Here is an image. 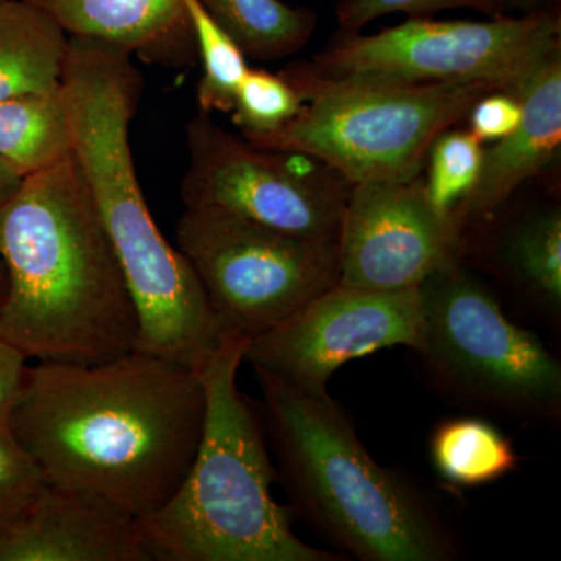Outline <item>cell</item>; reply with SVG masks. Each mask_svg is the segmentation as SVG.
I'll return each instance as SVG.
<instances>
[{"label": "cell", "instance_id": "obj_1", "mask_svg": "<svg viewBox=\"0 0 561 561\" xmlns=\"http://www.w3.org/2000/svg\"><path fill=\"white\" fill-rule=\"evenodd\" d=\"M205 415L198 371L135 350L102 364L27 367L5 427L44 481L140 519L183 482Z\"/></svg>", "mask_w": 561, "mask_h": 561}, {"label": "cell", "instance_id": "obj_2", "mask_svg": "<svg viewBox=\"0 0 561 561\" xmlns=\"http://www.w3.org/2000/svg\"><path fill=\"white\" fill-rule=\"evenodd\" d=\"M0 335L27 359L94 365L138 346L135 302L72 153L0 208Z\"/></svg>", "mask_w": 561, "mask_h": 561}, {"label": "cell", "instance_id": "obj_3", "mask_svg": "<svg viewBox=\"0 0 561 561\" xmlns=\"http://www.w3.org/2000/svg\"><path fill=\"white\" fill-rule=\"evenodd\" d=\"M61 90L73 158L138 313L136 350L198 371L225 334L201 280L162 234L140 187L130 144L142 95L135 57L103 41L69 36Z\"/></svg>", "mask_w": 561, "mask_h": 561}, {"label": "cell", "instance_id": "obj_4", "mask_svg": "<svg viewBox=\"0 0 561 561\" xmlns=\"http://www.w3.org/2000/svg\"><path fill=\"white\" fill-rule=\"evenodd\" d=\"M276 476L295 511L362 561H451L459 542L415 485L381 467L341 404L254 370Z\"/></svg>", "mask_w": 561, "mask_h": 561}, {"label": "cell", "instance_id": "obj_5", "mask_svg": "<svg viewBox=\"0 0 561 561\" xmlns=\"http://www.w3.org/2000/svg\"><path fill=\"white\" fill-rule=\"evenodd\" d=\"M250 339L225 334L198 370L205 426L190 470L171 500L138 519L151 560L337 561L291 529L273 497L276 468L256 411L238 387Z\"/></svg>", "mask_w": 561, "mask_h": 561}, {"label": "cell", "instance_id": "obj_6", "mask_svg": "<svg viewBox=\"0 0 561 561\" xmlns=\"http://www.w3.org/2000/svg\"><path fill=\"white\" fill-rule=\"evenodd\" d=\"M419 357L431 389L468 411L519 424L561 420V364L457 261L419 287Z\"/></svg>", "mask_w": 561, "mask_h": 561}, {"label": "cell", "instance_id": "obj_7", "mask_svg": "<svg viewBox=\"0 0 561 561\" xmlns=\"http://www.w3.org/2000/svg\"><path fill=\"white\" fill-rule=\"evenodd\" d=\"M305 106L279 131L253 144L309 154L351 184L420 179L432 142L467 119L489 84L332 83L280 70Z\"/></svg>", "mask_w": 561, "mask_h": 561}, {"label": "cell", "instance_id": "obj_8", "mask_svg": "<svg viewBox=\"0 0 561 561\" xmlns=\"http://www.w3.org/2000/svg\"><path fill=\"white\" fill-rule=\"evenodd\" d=\"M557 47L561 9L485 21L409 18L371 35L339 28L311 60L287 68L332 83H483L518 94L535 66Z\"/></svg>", "mask_w": 561, "mask_h": 561}, {"label": "cell", "instance_id": "obj_9", "mask_svg": "<svg viewBox=\"0 0 561 561\" xmlns=\"http://www.w3.org/2000/svg\"><path fill=\"white\" fill-rule=\"evenodd\" d=\"M175 245L224 334L260 337L339 283V245L219 208H184Z\"/></svg>", "mask_w": 561, "mask_h": 561}, {"label": "cell", "instance_id": "obj_10", "mask_svg": "<svg viewBox=\"0 0 561 561\" xmlns=\"http://www.w3.org/2000/svg\"><path fill=\"white\" fill-rule=\"evenodd\" d=\"M184 133V208L230 210L298 238L339 242L353 184L331 165L309 154L253 146L202 111Z\"/></svg>", "mask_w": 561, "mask_h": 561}, {"label": "cell", "instance_id": "obj_11", "mask_svg": "<svg viewBox=\"0 0 561 561\" xmlns=\"http://www.w3.org/2000/svg\"><path fill=\"white\" fill-rule=\"evenodd\" d=\"M423 330L416 289L381 291L335 284L278 327L250 341L245 360L306 393H328V382L350 360L376 351L415 350Z\"/></svg>", "mask_w": 561, "mask_h": 561}, {"label": "cell", "instance_id": "obj_12", "mask_svg": "<svg viewBox=\"0 0 561 561\" xmlns=\"http://www.w3.org/2000/svg\"><path fill=\"white\" fill-rule=\"evenodd\" d=\"M337 245V284L393 291L463 260L467 236L435 208L423 180L376 181L351 187Z\"/></svg>", "mask_w": 561, "mask_h": 561}, {"label": "cell", "instance_id": "obj_13", "mask_svg": "<svg viewBox=\"0 0 561 561\" xmlns=\"http://www.w3.org/2000/svg\"><path fill=\"white\" fill-rule=\"evenodd\" d=\"M0 561H151L138 519L87 491L44 483L0 529Z\"/></svg>", "mask_w": 561, "mask_h": 561}, {"label": "cell", "instance_id": "obj_14", "mask_svg": "<svg viewBox=\"0 0 561 561\" xmlns=\"http://www.w3.org/2000/svg\"><path fill=\"white\" fill-rule=\"evenodd\" d=\"M518 127L485 149L474 190L453 210L465 236L493 219L513 194L556 161L561 149V47L549 51L518 90Z\"/></svg>", "mask_w": 561, "mask_h": 561}, {"label": "cell", "instance_id": "obj_15", "mask_svg": "<svg viewBox=\"0 0 561 561\" xmlns=\"http://www.w3.org/2000/svg\"><path fill=\"white\" fill-rule=\"evenodd\" d=\"M68 36L103 41L147 65L190 68L197 60L184 0H25Z\"/></svg>", "mask_w": 561, "mask_h": 561}, {"label": "cell", "instance_id": "obj_16", "mask_svg": "<svg viewBox=\"0 0 561 561\" xmlns=\"http://www.w3.org/2000/svg\"><path fill=\"white\" fill-rule=\"evenodd\" d=\"M494 268L513 294L548 327L561 323V210L527 214L502 230Z\"/></svg>", "mask_w": 561, "mask_h": 561}, {"label": "cell", "instance_id": "obj_17", "mask_svg": "<svg viewBox=\"0 0 561 561\" xmlns=\"http://www.w3.org/2000/svg\"><path fill=\"white\" fill-rule=\"evenodd\" d=\"M69 36L25 0H0V101L61 87Z\"/></svg>", "mask_w": 561, "mask_h": 561}, {"label": "cell", "instance_id": "obj_18", "mask_svg": "<svg viewBox=\"0 0 561 561\" xmlns=\"http://www.w3.org/2000/svg\"><path fill=\"white\" fill-rule=\"evenodd\" d=\"M206 14L256 61H278L305 49L319 25L309 7L283 0H198Z\"/></svg>", "mask_w": 561, "mask_h": 561}, {"label": "cell", "instance_id": "obj_19", "mask_svg": "<svg viewBox=\"0 0 561 561\" xmlns=\"http://www.w3.org/2000/svg\"><path fill=\"white\" fill-rule=\"evenodd\" d=\"M72 153L68 106L61 87L0 101V158L24 176Z\"/></svg>", "mask_w": 561, "mask_h": 561}, {"label": "cell", "instance_id": "obj_20", "mask_svg": "<svg viewBox=\"0 0 561 561\" xmlns=\"http://www.w3.org/2000/svg\"><path fill=\"white\" fill-rule=\"evenodd\" d=\"M430 456L443 481L460 489L489 485L519 467L511 438L481 416L442 421L432 432Z\"/></svg>", "mask_w": 561, "mask_h": 561}, {"label": "cell", "instance_id": "obj_21", "mask_svg": "<svg viewBox=\"0 0 561 561\" xmlns=\"http://www.w3.org/2000/svg\"><path fill=\"white\" fill-rule=\"evenodd\" d=\"M194 28L197 57L203 73L197 84V102L202 113L230 114L236 92L249 72L247 55L228 33L221 31L198 0H184Z\"/></svg>", "mask_w": 561, "mask_h": 561}, {"label": "cell", "instance_id": "obj_22", "mask_svg": "<svg viewBox=\"0 0 561 561\" xmlns=\"http://www.w3.org/2000/svg\"><path fill=\"white\" fill-rule=\"evenodd\" d=\"M302 106L305 98L283 73L250 68L230 114L242 138L256 144L295 119Z\"/></svg>", "mask_w": 561, "mask_h": 561}, {"label": "cell", "instance_id": "obj_23", "mask_svg": "<svg viewBox=\"0 0 561 561\" xmlns=\"http://www.w3.org/2000/svg\"><path fill=\"white\" fill-rule=\"evenodd\" d=\"M485 147L470 130L453 127L443 131L427 151L424 191L435 208L451 216L453 210L478 183Z\"/></svg>", "mask_w": 561, "mask_h": 561}, {"label": "cell", "instance_id": "obj_24", "mask_svg": "<svg viewBox=\"0 0 561 561\" xmlns=\"http://www.w3.org/2000/svg\"><path fill=\"white\" fill-rule=\"evenodd\" d=\"M446 10H472L486 18L505 14L501 0H339L335 18L341 31L359 32L370 22L389 14L434 18Z\"/></svg>", "mask_w": 561, "mask_h": 561}, {"label": "cell", "instance_id": "obj_25", "mask_svg": "<svg viewBox=\"0 0 561 561\" xmlns=\"http://www.w3.org/2000/svg\"><path fill=\"white\" fill-rule=\"evenodd\" d=\"M44 483L38 468L0 424V529L24 511Z\"/></svg>", "mask_w": 561, "mask_h": 561}, {"label": "cell", "instance_id": "obj_26", "mask_svg": "<svg viewBox=\"0 0 561 561\" xmlns=\"http://www.w3.org/2000/svg\"><path fill=\"white\" fill-rule=\"evenodd\" d=\"M523 116L519 95L505 91H490L476 101L468 113V130L482 144L507 138Z\"/></svg>", "mask_w": 561, "mask_h": 561}, {"label": "cell", "instance_id": "obj_27", "mask_svg": "<svg viewBox=\"0 0 561 561\" xmlns=\"http://www.w3.org/2000/svg\"><path fill=\"white\" fill-rule=\"evenodd\" d=\"M27 357L0 335V424L5 426L11 405L27 371Z\"/></svg>", "mask_w": 561, "mask_h": 561}, {"label": "cell", "instance_id": "obj_28", "mask_svg": "<svg viewBox=\"0 0 561 561\" xmlns=\"http://www.w3.org/2000/svg\"><path fill=\"white\" fill-rule=\"evenodd\" d=\"M24 180L25 176L14 165L0 158V208L14 197Z\"/></svg>", "mask_w": 561, "mask_h": 561}, {"label": "cell", "instance_id": "obj_29", "mask_svg": "<svg viewBox=\"0 0 561 561\" xmlns=\"http://www.w3.org/2000/svg\"><path fill=\"white\" fill-rule=\"evenodd\" d=\"M505 14L537 13L561 9V0H501Z\"/></svg>", "mask_w": 561, "mask_h": 561}, {"label": "cell", "instance_id": "obj_30", "mask_svg": "<svg viewBox=\"0 0 561 561\" xmlns=\"http://www.w3.org/2000/svg\"><path fill=\"white\" fill-rule=\"evenodd\" d=\"M5 291H7L5 268H3L2 262H0V306H2L3 298H5Z\"/></svg>", "mask_w": 561, "mask_h": 561}, {"label": "cell", "instance_id": "obj_31", "mask_svg": "<svg viewBox=\"0 0 561 561\" xmlns=\"http://www.w3.org/2000/svg\"><path fill=\"white\" fill-rule=\"evenodd\" d=\"M327 2L337 3V2H339V0H327Z\"/></svg>", "mask_w": 561, "mask_h": 561}]
</instances>
